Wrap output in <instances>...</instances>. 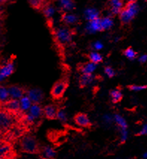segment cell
I'll return each mask as SVG.
<instances>
[{
    "label": "cell",
    "instance_id": "23",
    "mask_svg": "<svg viewBox=\"0 0 147 159\" xmlns=\"http://www.w3.org/2000/svg\"><path fill=\"white\" fill-rule=\"evenodd\" d=\"M112 102L114 103H118L122 99V93L120 90L115 89L110 92Z\"/></svg>",
    "mask_w": 147,
    "mask_h": 159
},
{
    "label": "cell",
    "instance_id": "16",
    "mask_svg": "<svg viewBox=\"0 0 147 159\" xmlns=\"http://www.w3.org/2000/svg\"><path fill=\"white\" fill-rule=\"evenodd\" d=\"M29 114H31L34 119H38L43 114V108L39 104H32L29 110Z\"/></svg>",
    "mask_w": 147,
    "mask_h": 159
},
{
    "label": "cell",
    "instance_id": "7",
    "mask_svg": "<svg viewBox=\"0 0 147 159\" xmlns=\"http://www.w3.org/2000/svg\"><path fill=\"white\" fill-rule=\"evenodd\" d=\"M4 107L5 111L14 114V116L19 115L20 113H22L20 111V102L18 99H10L8 101L4 103Z\"/></svg>",
    "mask_w": 147,
    "mask_h": 159
},
{
    "label": "cell",
    "instance_id": "13",
    "mask_svg": "<svg viewBox=\"0 0 147 159\" xmlns=\"http://www.w3.org/2000/svg\"><path fill=\"white\" fill-rule=\"evenodd\" d=\"M77 68L82 74H92L96 68V64L91 61L82 63V64H78Z\"/></svg>",
    "mask_w": 147,
    "mask_h": 159
},
{
    "label": "cell",
    "instance_id": "6",
    "mask_svg": "<svg viewBox=\"0 0 147 159\" xmlns=\"http://www.w3.org/2000/svg\"><path fill=\"white\" fill-rule=\"evenodd\" d=\"M26 96L28 97L30 100L32 101V104H40L43 101L44 94L40 89L38 88H32L27 90Z\"/></svg>",
    "mask_w": 147,
    "mask_h": 159
},
{
    "label": "cell",
    "instance_id": "21",
    "mask_svg": "<svg viewBox=\"0 0 147 159\" xmlns=\"http://www.w3.org/2000/svg\"><path fill=\"white\" fill-rule=\"evenodd\" d=\"M60 21L64 24H74L78 21V18L74 15H69V14H67L65 13H63L61 15V19Z\"/></svg>",
    "mask_w": 147,
    "mask_h": 159
},
{
    "label": "cell",
    "instance_id": "15",
    "mask_svg": "<svg viewBox=\"0 0 147 159\" xmlns=\"http://www.w3.org/2000/svg\"><path fill=\"white\" fill-rule=\"evenodd\" d=\"M110 7L112 14L117 15L120 13L123 8V2L122 0H110Z\"/></svg>",
    "mask_w": 147,
    "mask_h": 159
},
{
    "label": "cell",
    "instance_id": "20",
    "mask_svg": "<svg viewBox=\"0 0 147 159\" xmlns=\"http://www.w3.org/2000/svg\"><path fill=\"white\" fill-rule=\"evenodd\" d=\"M87 29L88 30L92 31H102V28L101 25V20L100 18H97V19L90 21Z\"/></svg>",
    "mask_w": 147,
    "mask_h": 159
},
{
    "label": "cell",
    "instance_id": "22",
    "mask_svg": "<svg viewBox=\"0 0 147 159\" xmlns=\"http://www.w3.org/2000/svg\"><path fill=\"white\" fill-rule=\"evenodd\" d=\"M114 120L117 125L119 127L120 130H126V129H127V123H126V121L125 120V119L122 116L119 115V114H116L114 117Z\"/></svg>",
    "mask_w": 147,
    "mask_h": 159
},
{
    "label": "cell",
    "instance_id": "2",
    "mask_svg": "<svg viewBox=\"0 0 147 159\" xmlns=\"http://www.w3.org/2000/svg\"><path fill=\"white\" fill-rule=\"evenodd\" d=\"M15 123L14 114L5 110L0 111V133H5L11 129Z\"/></svg>",
    "mask_w": 147,
    "mask_h": 159
},
{
    "label": "cell",
    "instance_id": "18",
    "mask_svg": "<svg viewBox=\"0 0 147 159\" xmlns=\"http://www.w3.org/2000/svg\"><path fill=\"white\" fill-rule=\"evenodd\" d=\"M95 77L92 74H82L79 79V85L81 88L88 86L94 80Z\"/></svg>",
    "mask_w": 147,
    "mask_h": 159
},
{
    "label": "cell",
    "instance_id": "33",
    "mask_svg": "<svg viewBox=\"0 0 147 159\" xmlns=\"http://www.w3.org/2000/svg\"><path fill=\"white\" fill-rule=\"evenodd\" d=\"M128 132L127 129L126 130H120V142L121 143H125L128 139Z\"/></svg>",
    "mask_w": 147,
    "mask_h": 159
},
{
    "label": "cell",
    "instance_id": "40",
    "mask_svg": "<svg viewBox=\"0 0 147 159\" xmlns=\"http://www.w3.org/2000/svg\"><path fill=\"white\" fill-rule=\"evenodd\" d=\"M5 1H6V0H0V5H2Z\"/></svg>",
    "mask_w": 147,
    "mask_h": 159
},
{
    "label": "cell",
    "instance_id": "29",
    "mask_svg": "<svg viewBox=\"0 0 147 159\" xmlns=\"http://www.w3.org/2000/svg\"><path fill=\"white\" fill-rule=\"evenodd\" d=\"M122 53H123L125 56L127 57L128 59H130V60H133V59H135L137 55V52L134 51L131 47H128L126 49H125V50L122 52Z\"/></svg>",
    "mask_w": 147,
    "mask_h": 159
},
{
    "label": "cell",
    "instance_id": "17",
    "mask_svg": "<svg viewBox=\"0 0 147 159\" xmlns=\"http://www.w3.org/2000/svg\"><path fill=\"white\" fill-rule=\"evenodd\" d=\"M19 102L21 112L28 111L32 105V101L30 100V99L27 96H23V97L20 98Z\"/></svg>",
    "mask_w": 147,
    "mask_h": 159
},
{
    "label": "cell",
    "instance_id": "27",
    "mask_svg": "<svg viewBox=\"0 0 147 159\" xmlns=\"http://www.w3.org/2000/svg\"><path fill=\"white\" fill-rule=\"evenodd\" d=\"M85 16L87 20L91 21V20H96L97 19V18H99V13L98 11L94 10V9H88V10L86 11Z\"/></svg>",
    "mask_w": 147,
    "mask_h": 159
},
{
    "label": "cell",
    "instance_id": "35",
    "mask_svg": "<svg viewBox=\"0 0 147 159\" xmlns=\"http://www.w3.org/2000/svg\"><path fill=\"white\" fill-rule=\"evenodd\" d=\"M137 134L138 135H146L147 134V123L143 125V127L140 130V132L137 133Z\"/></svg>",
    "mask_w": 147,
    "mask_h": 159
},
{
    "label": "cell",
    "instance_id": "1",
    "mask_svg": "<svg viewBox=\"0 0 147 159\" xmlns=\"http://www.w3.org/2000/svg\"><path fill=\"white\" fill-rule=\"evenodd\" d=\"M138 7H137L136 2L128 1L125 6L121 10L120 13L119 14V20L122 25L128 24L132 20L135 18L137 14Z\"/></svg>",
    "mask_w": 147,
    "mask_h": 159
},
{
    "label": "cell",
    "instance_id": "10",
    "mask_svg": "<svg viewBox=\"0 0 147 159\" xmlns=\"http://www.w3.org/2000/svg\"><path fill=\"white\" fill-rule=\"evenodd\" d=\"M74 121L77 125L84 128H87L91 125V120L86 114L84 113H78L74 116Z\"/></svg>",
    "mask_w": 147,
    "mask_h": 159
},
{
    "label": "cell",
    "instance_id": "32",
    "mask_svg": "<svg viewBox=\"0 0 147 159\" xmlns=\"http://www.w3.org/2000/svg\"><path fill=\"white\" fill-rule=\"evenodd\" d=\"M132 91H141L147 88V85H130L128 87Z\"/></svg>",
    "mask_w": 147,
    "mask_h": 159
},
{
    "label": "cell",
    "instance_id": "38",
    "mask_svg": "<svg viewBox=\"0 0 147 159\" xmlns=\"http://www.w3.org/2000/svg\"><path fill=\"white\" fill-rule=\"evenodd\" d=\"M147 61V55H143V56L141 57L140 58V62H145Z\"/></svg>",
    "mask_w": 147,
    "mask_h": 159
},
{
    "label": "cell",
    "instance_id": "24",
    "mask_svg": "<svg viewBox=\"0 0 147 159\" xmlns=\"http://www.w3.org/2000/svg\"><path fill=\"white\" fill-rule=\"evenodd\" d=\"M86 56H87V58L89 59L90 61L96 64H97L98 63L102 62V60H103V58H102V55H101L100 53L97 52H91L90 53V54L86 55Z\"/></svg>",
    "mask_w": 147,
    "mask_h": 159
},
{
    "label": "cell",
    "instance_id": "28",
    "mask_svg": "<svg viewBox=\"0 0 147 159\" xmlns=\"http://www.w3.org/2000/svg\"><path fill=\"white\" fill-rule=\"evenodd\" d=\"M101 25H102V31L110 29L113 25V21L110 17H105L101 20Z\"/></svg>",
    "mask_w": 147,
    "mask_h": 159
},
{
    "label": "cell",
    "instance_id": "36",
    "mask_svg": "<svg viewBox=\"0 0 147 159\" xmlns=\"http://www.w3.org/2000/svg\"><path fill=\"white\" fill-rule=\"evenodd\" d=\"M104 120L105 122L106 123H108V124H109V123H111L112 120H113V119H112V117L111 116L109 115H105L104 116Z\"/></svg>",
    "mask_w": 147,
    "mask_h": 159
},
{
    "label": "cell",
    "instance_id": "41",
    "mask_svg": "<svg viewBox=\"0 0 147 159\" xmlns=\"http://www.w3.org/2000/svg\"><path fill=\"white\" fill-rule=\"evenodd\" d=\"M0 19H1V12H0Z\"/></svg>",
    "mask_w": 147,
    "mask_h": 159
},
{
    "label": "cell",
    "instance_id": "37",
    "mask_svg": "<svg viewBox=\"0 0 147 159\" xmlns=\"http://www.w3.org/2000/svg\"><path fill=\"white\" fill-rule=\"evenodd\" d=\"M102 47H103V45H102V44L100 42H96V43L94 44L95 49H98V50H99V49H102Z\"/></svg>",
    "mask_w": 147,
    "mask_h": 159
},
{
    "label": "cell",
    "instance_id": "26",
    "mask_svg": "<svg viewBox=\"0 0 147 159\" xmlns=\"http://www.w3.org/2000/svg\"><path fill=\"white\" fill-rule=\"evenodd\" d=\"M42 11H43L44 16L47 18V20L52 19V16L53 13H54V8H53L52 5L49 4V2H48V3L45 5V7Z\"/></svg>",
    "mask_w": 147,
    "mask_h": 159
},
{
    "label": "cell",
    "instance_id": "3",
    "mask_svg": "<svg viewBox=\"0 0 147 159\" xmlns=\"http://www.w3.org/2000/svg\"><path fill=\"white\" fill-rule=\"evenodd\" d=\"M22 150L25 152L34 154L39 151V146L36 138L32 135H25L20 142Z\"/></svg>",
    "mask_w": 147,
    "mask_h": 159
},
{
    "label": "cell",
    "instance_id": "25",
    "mask_svg": "<svg viewBox=\"0 0 147 159\" xmlns=\"http://www.w3.org/2000/svg\"><path fill=\"white\" fill-rule=\"evenodd\" d=\"M10 99L8 88L0 86V103H5Z\"/></svg>",
    "mask_w": 147,
    "mask_h": 159
},
{
    "label": "cell",
    "instance_id": "31",
    "mask_svg": "<svg viewBox=\"0 0 147 159\" xmlns=\"http://www.w3.org/2000/svg\"><path fill=\"white\" fill-rule=\"evenodd\" d=\"M62 6L63 8L67 9V10H70V9L73 8V2L70 0H60Z\"/></svg>",
    "mask_w": 147,
    "mask_h": 159
},
{
    "label": "cell",
    "instance_id": "19",
    "mask_svg": "<svg viewBox=\"0 0 147 159\" xmlns=\"http://www.w3.org/2000/svg\"><path fill=\"white\" fill-rule=\"evenodd\" d=\"M29 5L37 11H42L48 3V0H28Z\"/></svg>",
    "mask_w": 147,
    "mask_h": 159
},
{
    "label": "cell",
    "instance_id": "11",
    "mask_svg": "<svg viewBox=\"0 0 147 159\" xmlns=\"http://www.w3.org/2000/svg\"><path fill=\"white\" fill-rule=\"evenodd\" d=\"M11 154V145L7 141L0 140V159H7L10 158Z\"/></svg>",
    "mask_w": 147,
    "mask_h": 159
},
{
    "label": "cell",
    "instance_id": "4",
    "mask_svg": "<svg viewBox=\"0 0 147 159\" xmlns=\"http://www.w3.org/2000/svg\"><path fill=\"white\" fill-rule=\"evenodd\" d=\"M73 30H69L67 29H57L54 31L53 36L56 38V41L60 47L64 44L70 43L72 41V37L73 35Z\"/></svg>",
    "mask_w": 147,
    "mask_h": 159
},
{
    "label": "cell",
    "instance_id": "30",
    "mask_svg": "<svg viewBox=\"0 0 147 159\" xmlns=\"http://www.w3.org/2000/svg\"><path fill=\"white\" fill-rule=\"evenodd\" d=\"M57 119H58L60 122L65 123L67 120V116L66 112L64 110H58V114H57Z\"/></svg>",
    "mask_w": 147,
    "mask_h": 159
},
{
    "label": "cell",
    "instance_id": "42",
    "mask_svg": "<svg viewBox=\"0 0 147 159\" xmlns=\"http://www.w3.org/2000/svg\"><path fill=\"white\" fill-rule=\"evenodd\" d=\"M117 159H118V158H117Z\"/></svg>",
    "mask_w": 147,
    "mask_h": 159
},
{
    "label": "cell",
    "instance_id": "39",
    "mask_svg": "<svg viewBox=\"0 0 147 159\" xmlns=\"http://www.w3.org/2000/svg\"><path fill=\"white\" fill-rule=\"evenodd\" d=\"M143 158V159H147V152H144L142 155Z\"/></svg>",
    "mask_w": 147,
    "mask_h": 159
},
{
    "label": "cell",
    "instance_id": "14",
    "mask_svg": "<svg viewBox=\"0 0 147 159\" xmlns=\"http://www.w3.org/2000/svg\"><path fill=\"white\" fill-rule=\"evenodd\" d=\"M40 155L43 159H53L56 156V152L52 147L45 146L40 150Z\"/></svg>",
    "mask_w": 147,
    "mask_h": 159
},
{
    "label": "cell",
    "instance_id": "5",
    "mask_svg": "<svg viewBox=\"0 0 147 159\" xmlns=\"http://www.w3.org/2000/svg\"><path fill=\"white\" fill-rule=\"evenodd\" d=\"M68 85H69V82L67 79H60L55 83L51 90V96L53 99H59L63 97Z\"/></svg>",
    "mask_w": 147,
    "mask_h": 159
},
{
    "label": "cell",
    "instance_id": "34",
    "mask_svg": "<svg viewBox=\"0 0 147 159\" xmlns=\"http://www.w3.org/2000/svg\"><path fill=\"white\" fill-rule=\"evenodd\" d=\"M105 73L109 78H113L115 75V72L111 66H106L105 68Z\"/></svg>",
    "mask_w": 147,
    "mask_h": 159
},
{
    "label": "cell",
    "instance_id": "9",
    "mask_svg": "<svg viewBox=\"0 0 147 159\" xmlns=\"http://www.w3.org/2000/svg\"><path fill=\"white\" fill-rule=\"evenodd\" d=\"M10 99H20L25 93V90L21 87L17 85H11L8 88Z\"/></svg>",
    "mask_w": 147,
    "mask_h": 159
},
{
    "label": "cell",
    "instance_id": "8",
    "mask_svg": "<svg viewBox=\"0 0 147 159\" xmlns=\"http://www.w3.org/2000/svg\"><path fill=\"white\" fill-rule=\"evenodd\" d=\"M14 71V65L13 61H9L0 66V82L10 76Z\"/></svg>",
    "mask_w": 147,
    "mask_h": 159
},
{
    "label": "cell",
    "instance_id": "12",
    "mask_svg": "<svg viewBox=\"0 0 147 159\" xmlns=\"http://www.w3.org/2000/svg\"><path fill=\"white\" fill-rule=\"evenodd\" d=\"M58 109L55 105H47L43 108L44 116L49 120H55L57 118Z\"/></svg>",
    "mask_w": 147,
    "mask_h": 159
}]
</instances>
